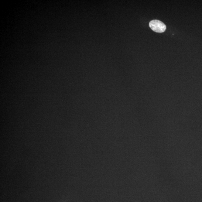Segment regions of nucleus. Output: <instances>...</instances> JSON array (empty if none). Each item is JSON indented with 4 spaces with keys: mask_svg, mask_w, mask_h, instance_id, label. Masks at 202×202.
Wrapping results in <instances>:
<instances>
[{
    "mask_svg": "<svg viewBox=\"0 0 202 202\" xmlns=\"http://www.w3.org/2000/svg\"><path fill=\"white\" fill-rule=\"evenodd\" d=\"M149 25L151 29L157 33H163L166 29V25L163 22L158 20L151 21L149 22Z\"/></svg>",
    "mask_w": 202,
    "mask_h": 202,
    "instance_id": "1",
    "label": "nucleus"
}]
</instances>
